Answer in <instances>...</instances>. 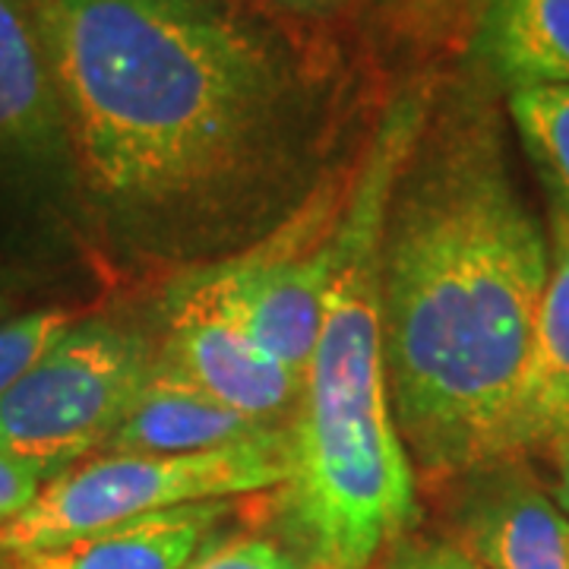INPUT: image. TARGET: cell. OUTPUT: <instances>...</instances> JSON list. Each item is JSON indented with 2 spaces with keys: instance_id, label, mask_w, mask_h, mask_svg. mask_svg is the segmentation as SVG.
Wrapping results in <instances>:
<instances>
[{
  "instance_id": "9a60e30c",
  "label": "cell",
  "mask_w": 569,
  "mask_h": 569,
  "mask_svg": "<svg viewBox=\"0 0 569 569\" xmlns=\"http://www.w3.org/2000/svg\"><path fill=\"white\" fill-rule=\"evenodd\" d=\"M77 317L70 310H26L0 320V396L39 365L41 355L61 339Z\"/></svg>"
},
{
  "instance_id": "5b68a950",
  "label": "cell",
  "mask_w": 569,
  "mask_h": 569,
  "mask_svg": "<svg viewBox=\"0 0 569 569\" xmlns=\"http://www.w3.org/2000/svg\"><path fill=\"white\" fill-rule=\"evenodd\" d=\"M152 370L146 336L111 320H77L0 396V452L61 475L104 447Z\"/></svg>"
},
{
  "instance_id": "6da1fadb",
  "label": "cell",
  "mask_w": 569,
  "mask_h": 569,
  "mask_svg": "<svg viewBox=\"0 0 569 569\" xmlns=\"http://www.w3.org/2000/svg\"><path fill=\"white\" fill-rule=\"evenodd\" d=\"M73 178L118 222H203L317 142L323 77L228 0H32Z\"/></svg>"
},
{
  "instance_id": "2e32d148",
  "label": "cell",
  "mask_w": 569,
  "mask_h": 569,
  "mask_svg": "<svg viewBox=\"0 0 569 569\" xmlns=\"http://www.w3.org/2000/svg\"><path fill=\"white\" fill-rule=\"evenodd\" d=\"M190 569H305L288 550L269 538H234L222 548L209 550Z\"/></svg>"
},
{
  "instance_id": "30bf717a",
  "label": "cell",
  "mask_w": 569,
  "mask_h": 569,
  "mask_svg": "<svg viewBox=\"0 0 569 569\" xmlns=\"http://www.w3.org/2000/svg\"><path fill=\"white\" fill-rule=\"evenodd\" d=\"M550 276L512 392L503 456L548 449L569 427V231L550 224Z\"/></svg>"
},
{
  "instance_id": "8992f818",
  "label": "cell",
  "mask_w": 569,
  "mask_h": 569,
  "mask_svg": "<svg viewBox=\"0 0 569 569\" xmlns=\"http://www.w3.org/2000/svg\"><path fill=\"white\" fill-rule=\"evenodd\" d=\"M339 206L323 193L317 206H305L295 222L272 231L244 257L197 269L219 305L260 346L301 373L323 320L329 234Z\"/></svg>"
},
{
  "instance_id": "8fae6325",
  "label": "cell",
  "mask_w": 569,
  "mask_h": 569,
  "mask_svg": "<svg viewBox=\"0 0 569 569\" xmlns=\"http://www.w3.org/2000/svg\"><path fill=\"white\" fill-rule=\"evenodd\" d=\"M266 427L234 408L209 399L206 392L168 373L159 358L149 383L123 421L104 440L99 452H137V456H187L228 447L253 437Z\"/></svg>"
},
{
  "instance_id": "ffe728a7",
  "label": "cell",
  "mask_w": 569,
  "mask_h": 569,
  "mask_svg": "<svg viewBox=\"0 0 569 569\" xmlns=\"http://www.w3.org/2000/svg\"><path fill=\"white\" fill-rule=\"evenodd\" d=\"M272 7H282V10H291V13H332L339 10L346 0H266Z\"/></svg>"
},
{
  "instance_id": "ac0fdd59",
  "label": "cell",
  "mask_w": 569,
  "mask_h": 569,
  "mask_svg": "<svg viewBox=\"0 0 569 569\" xmlns=\"http://www.w3.org/2000/svg\"><path fill=\"white\" fill-rule=\"evenodd\" d=\"M380 569H485L456 541H402L389 550Z\"/></svg>"
},
{
  "instance_id": "7a4b0ae2",
  "label": "cell",
  "mask_w": 569,
  "mask_h": 569,
  "mask_svg": "<svg viewBox=\"0 0 569 569\" xmlns=\"http://www.w3.org/2000/svg\"><path fill=\"white\" fill-rule=\"evenodd\" d=\"M550 276L488 96H433L380 241L389 408L415 471L459 478L503 456L512 392Z\"/></svg>"
},
{
  "instance_id": "52a82bcc",
  "label": "cell",
  "mask_w": 569,
  "mask_h": 569,
  "mask_svg": "<svg viewBox=\"0 0 569 569\" xmlns=\"http://www.w3.org/2000/svg\"><path fill=\"white\" fill-rule=\"evenodd\" d=\"M159 365L209 399L260 425H291L305 373L279 361L228 313L200 272L183 276L164 298Z\"/></svg>"
},
{
  "instance_id": "7c38bea8",
  "label": "cell",
  "mask_w": 569,
  "mask_h": 569,
  "mask_svg": "<svg viewBox=\"0 0 569 569\" xmlns=\"http://www.w3.org/2000/svg\"><path fill=\"white\" fill-rule=\"evenodd\" d=\"M471 58L507 92L569 86V0H485Z\"/></svg>"
},
{
  "instance_id": "e0dca14e",
  "label": "cell",
  "mask_w": 569,
  "mask_h": 569,
  "mask_svg": "<svg viewBox=\"0 0 569 569\" xmlns=\"http://www.w3.org/2000/svg\"><path fill=\"white\" fill-rule=\"evenodd\" d=\"M51 481L44 468L0 452V529L32 507L39 490Z\"/></svg>"
},
{
  "instance_id": "44dd1931",
  "label": "cell",
  "mask_w": 569,
  "mask_h": 569,
  "mask_svg": "<svg viewBox=\"0 0 569 569\" xmlns=\"http://www.w3.org/2000/svg\"><path fill=\"white\" fill-rule=\"evenodd\" d=\"M7 301H10V295H7V284L0 282V320H3V317H10V313H7Z\"/></svg>"
},
{
  "instance_id": "5bb4252c",
  "label": "cell",
  "mask_w": 569,
  "mask_h": 569,
  "mask_svg": "<svg viewBox=\"0 0 569 569\" xmlns=\"http://www.w3.org/2000/svg\"><path fill=\"white\" fill-rule=\"evenodd\" d=\"M507 114L538 181L545 183L550 224L569 231V86L507 92Z\"/></svg>"
},
{
  "instance_id": "9c48e42d",
  "label": "cell",
  "mask_w": 569,
  "mask_h": 569,
  "mask_svg": "<svg viewBox=\"0 0 569 569\" xmlns=\"http://www.w3.org/2000/svg\"><path fill=\"white\" fill-rule=\"evenodd\" d=\"M73 174L70 140L32 0H0V178Z\"/></svg>"
},
{
  "instance_id": "3957f363",
  "label": "cell",
  "mask_w": 569,
  "mask_h": 569,
  "mask_svg": "<svg viewBox=\"0 0 569 569\" xmlns=\"http://www.w3.org/2000/svg\"><path fill=\"white\" fill-rule=\"evenodd\" d=\"M430 104V82L389 104L329 234L323 320L291 418V475L279 488L307 569H373L418 519V475L389 408L380 241Z\"/></svg>"
},
{
  "instance_id": "d6986e66",
  "label": "cell",
  "mask_w": 569,
  "mask_h": 569,
  "mask_svg": "<svg viewBox=\"0 0 569 569\" xmlns=\"http://www.w3.org/2000/svg\"><path fill=\"white\" fill-rule=\"evenodd\" d=\"M550 462H553V500L557 507L569 516V427L548 447Z\"/></svg>"
},
{
  "instance_id": "277c9868",
  "label": "cell",
  "mask_w": 569,
  "mask_h": 569,
  "mask_svg": "<svg viewBox=\"0 0 569 569\" xmlns=\"http://www.w3.org/2000/svg\"><path fill=\"white\" fill-rule=\"evenodd\" d=\"M288 475L291 425L266 427L238 443L187 456L96 452L54 475L32 507L0 529V550L26 557L61 548L149 512L279 490Z\"/></svg>"
},
{
  "instance_id": "ba28073f",
  "label": "cell",
  "mask_w": 569,
  "mask_h": 569,
  "mask_svg": "<svg viewBox=\"0 0 569 569\" xmlns=\"http://www.w3.org/2000/svg\"><path fill=\"white\" fill-rule=\"evenodd\" d=\"M456 545L485 569H569V516L522 459L452 478Z\"/></svg>"
},
{
  "instance_id": "4fadbf2b",
  "label": "cell",
  "mask_w": 569,
  "mask_h": 569,
  "mask_svg": "<svg viewBox=\"0 0 569 569\" xmlns=\"http://www.w3.org/2000/svg\"><path fill=\"white\" fill-rule=\"evenodd\" d=\"M222 509V500L162 509L17 560L20 569H187Z\"/></svg>"
}]
</instances>
